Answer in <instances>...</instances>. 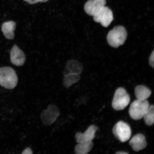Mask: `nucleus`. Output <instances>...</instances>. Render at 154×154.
I'll list each match as a JSON object with an SVG mask.
<instances>
[{"label":"nucleus","instance_id":"obj_18","mask_svg":"<svg viewBox=\"0 0 154 154\" xmlns=\"http://www.w3.org/2000/svg\"><path fill=\"white\" fill-rule=\"evenodd\" d=\"M30 5H34L38 2H46L48 0H23Z\"/></svg>","mask_w":154,"mask_h":154},{"label":"nucleus","instance_id":"obj_5","mask_svg":"<svg viewBox=\"0 0 154 154\" xmlns=\"http://www.w3.org/2000/svg\"><path fill=\"white\" fill-rule=\"evenodd\" d=\"M112 132L114 136L121 142H126L131 136L130 127L124 121H120L113 127Z\"/></svg>","mask_w":154,"mask_h":154},{"label":"nucleus","instance_id":"obj_17","mask_svg":"<svg viewBox=\"0 0 154 154\" xmlns=\"http://www.w3.org/2000/svg\"><path fill=\"white\" fill-rule=\"evenodd\" d=\"M154 107L153 105H150L147 111L143 115V118L145 124L149 126H151L154 122Z\"/></svg>","mask_w":154,"mask_h":154},{"label":"nucleus","instance_id":"obj_9","mask_svg":"<svg viewBox=\"0 0 154 154\" xmlns=\"http://www.w3.org/2000/svg\"><path fill=\"white\" fill-rule=\"evenodd\" d=\"M97 127L95 125L90 126L85 132L82 133L78 132L75 136V138L78 143L92 141L95 137Z\"/></svg>","mask_w":154,"mask_h":154},{"label":"nucleus","instance_id":"obj_4","mask_svg":"<svg viewBox=\"0 0 154 154\" xmlns=\"http://www.w3.org/2000/svg\"><path fill=\"white\" fill-rule=\"evenodd\" d=\"M130 101V95L126 90L124 88H119L115 92L112 106L115 110H122L128 105Z\"/></svg>","mask_w":154,"mask_h":154},{"label":"nucleus","instance_id":"obj_8","mask_svg":"<svg viewBox=\"0 0 154 154\" xmlns=\"http://www.w3.org/2000/svg\"><path fill=\"white\" fill-rule=\"evenodd\" d=\"M106 4V0H89L85 5L84 10L88 15L94 17Z\"/></svg>","mask_w":154,"mask_h":154},{"label":"nucleus","instance_id":"obj_14","mask_svg":"<svg viewBox=\"0 0 154 154\" xmlns=\"http://www.w3.org/2000/svg\"><path fill=\"white\" fill-rule=\"evenodd\" d=\"M151 90L144 85H138L135 88V95L138 100H147L151 96Z\"/></svg>","mask_w":154,"mask_h":154},{"label":"nucleus","instance_id":"obj_19","mask_svg":"<svg viewBox=\"0 0 154 154\" xmlns=\"http://www.w3.org/2000/svg\"><path fill=\"white\" fill-rule=\"evenodd\" d=\"M149 64L150 66L153 67H154V51H153L150 56L149 58Z\"/></svg>","mask_w":154,"mask_h":154},{"label":"nucleus","instance_id":"obj_1","mask_svg":"<svg viewBox=\"0 0 154 154\" xmlns=\"http://www.w3.org/2000/svg\"><path fill=\"white\" fill-rule=\"evenodd\" d=\"M18 82V77L14 69L9 67L0 68V85L7 89H13Z\"/></svg>","mask_w":154,"mask_h":154},{"label":"nucleus","instance_id":"obj_6","mask_svg":"<svg viewBox=\"0 0 154 154\" xmlns=\"http://www.w3.org/2000/svg\"><path fill=\"white\" fill-rule=\"evenodd\" d=\"M60 113L56 105L51 104L48 106L47 109L42 112L40 118L44 125L50 126L57 120Z\"/></svg>","mask_w":154,"mask_h":154},{"label":"nucleus","instance_id":"obj_15","mask_svg":"<svg viewBox=\"0 0 154 154\" xmlns=\"http://www.w3.org/2000/svg\"><path fill=\"white\" fill-rule=\"evenodd\" d=\"M92 141L78 143L75 148V152L76 154H87L89 153L93 147Z\"/></svg>","mask_w":154,"mask_h":154},{"label":"nucleus","instance_id":"obj_10","mask_svg":"<svg viewBox=\"0 0 154 154\" xmlns=\"http://www.w3.org/2000/svg\"><path fill=\"white\" fill-rule=\"evenodd\" d=\"M10 58L11 63L17 66H23L26 60L24 52L16 45L13 46L11 50Z\"/></svg>","mask_w":154,"mask_h":154},{"label":"nucleus","instance_id":"obj_2","mask_svg":"<svg viewBox=\"0 0 154 154\" xmlns=\"http://www.w3.org/2000/svg\"><path fill=\"white\" fill-rule=\"evenodd\" d=\"M127 36V30L124 26H116L109 32L107 40L109 45L111 47L117 48L124 44Z\"/></svg>","mask_w":154,"mask_h":154},{"label":"nucleus","instance_id":"obj_12","mask_svg":"<svg viewBox=\"0 0 154 154\" xmlns=\"http://www.w3.org/2000/svg\"><path fill=\"white\" fill-rule=\"evenodd\" d=\"M129 144L133 149L136 152L144 149L147 146L145 137L141 134L134 136L130 140Z\"/></svg>","mask_w":154,"mask_h":154},{"label":"nucleus","instance_id":"obj_13","mask_svg":"<svg viewBox=\"0 0 154 154\" xmlns=\"http://www.w3.org/2000/svg\"><path fill=\"white\" fill-rule=\"evenodd\" d=\"M16 26V23L13 21L5 22L2 25V31L7 39L11 40L14 38V32Z\"/></svg>","mask_w":154,"mask_h":154},{"label":"nucleus","instance_id":"obj_20","mask_svg":"<svg viewBox=\"0 0 154 154\" xmlns=\"http://www.w3.org/2000/svg\"><path fill=\"white\" fill-rule=\"evenodd\" d=\"M32 153V152L31 149L29 148H27L25 149L23 151V152L22 154H31Z\"/></svg>","mask_w":154,"mask_h":154},{"label":"nucleus","instance_id":"obj_11","mask_svg":"<svg viewBox=\"0 0 154 154\" xmlns=\"http://www.w3.org/2000/svg\"><path fill=\"white\" fill-rule=\"evenodd\" d=\"M83 67L81 63L78 61L72 60L67 61L63 71V76L69 75L81 74Z\"/></svg>","mask_w":154,"mask_h":154},{"label":"nucleus","instance_id":"obj_21","mask_svg":"<svg viewBox=\"0 0 154 154\" xmlns=\"http://www.w3.org/2000/svg\"><path fill=\"white\" fill-rule=\"evenodd\" d=\"M116 154H128V153L126 152H122V151H119L117 152L116 153Z\"/></svg>","mask_w":154,"mask_h":154},{"label":"nucleus","instance_id":"obj_16","mask_svg":"<svg viewBox=\"0 0 154 154\" xmlns=\"http://www.w3.org/2000/svg\"><path fill=\"white\" fill-rule=\"evenodd\" d=\"M63 76V85L66 88H70L73 84L76 83L80 79L79 75H69Z\"/></svg>","mask_w":154,"mask_h":154},{"label":"nucleus","instance_id":"obj_7","mask_svg":"<svg viewBox=\"0 0 154 154\" xmlns=\"http://www.w3.org/2000/svg\"><path fill=\"white\" fill-rule=\"evenodd\" d=\"M113 20L112 11L108 7L104 6L94 16V20L104 27H107Z\"/></svg>","mask_w":154,"mask_h":154},{"label":"nucleus","instance_id":"obj_3","mask_svg":"<svg viewBox=\"0 0 154 154\" xmlns=\"http://www.w3.org/2000/svg\"><path fill=\"white\" fill-rule=\"evenodd\" d=\"M147 100L137 99L131 105L129 113L130 117L135 120L141 119L149 106Z\"/></svg>","mask_w":154,"mask_h":154}]
</instances>
